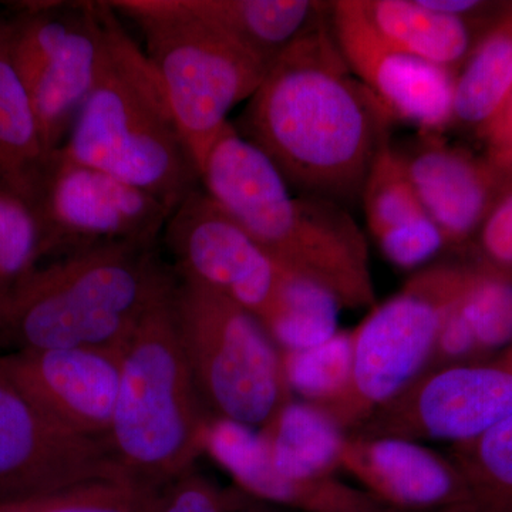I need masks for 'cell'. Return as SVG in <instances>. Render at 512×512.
Here are the masks:
<instances>
[{"label": "cell", "instance_id": "35", "mask_svg": "<svg viewBox=\"0 0 512 512\" xmlns=\"http://www.w3.org/2000/svg\"><path fill=\"white\" fill-rule=\"evenodd\" d=\"M0 180H2V178H0Z\"/></svg>", "mask_w": 512, "mask_h": 512}, {"label": "cell", "instance_id": "32", "mask_svg": "<svg viewBox=\"0 0 512 512\" xmlns=\"http://www.w3.org/2000/svg\"><path fill=\"white\" fill-rule=\"evenodd\" d=\"M40 501H23V503H10L0 505V512H36Z\"/></svg>", "mask_w": 512, "mask_h": 512}, {"label": "cell", "instance_id": "13", "mask_svg": "<svg viewBox=\"0 0 512 512\" xmlns=\"http://www.w3.org/2000/svg\"><path fill=\"white\" fill-rule=\"evenodd\" d=\"M511 414V370L467 363L421 373L349 436L466 443Z\"/></svg>", "mask_w": 512, "mask_h": 512}, {"label": "cell", "instance_id": "7", "mask_svg": "<svg viewBox=\"0 0 512 512\" xmlns=\"http://www.w3.org/2000/svg\"><path fill=\"white\" fill-rule=\"evenodd\" d=\"M177 278L171 302L175 330L205 410L212 420L261 429L295 399L281 349L247 309Z\"/></svg>", "mask_w": 512, "mask_h": 512}, {"label": "cell", "instance_id": "10", "mask_svg": "<svg viewBox=\"0 0 512 512\" xmlns=\"http://www.w3.org/2000/svg\"><path fill=\"white\" fill-rule=\"evenodd\" d=\"M45 261L123 244H161L171 208L117 178L53 151L32 191Z\"/></svg>", "mask_w": 512, "mask_h": 512}, {"label": "cell", "instance_id": "15", "mask_svg": "<svg viewBox=\"0 0 512 512\" xmlns=\"http://www.w3.org/2000/svg\"><path fill=\"white\" fill-rule=\"evenodd\" d=\"M121 352L123 348L28 350L0 355V366L64 427L106 441L119 396Z\"/></svg>", "mask_w": 512, "mask_h": 512}, {"label": "cell", "instance_id": "23", "mask_svg": "<svg viewBox=\"0 0 512 512\" xmlns=\"http://www.w3.org/2000/svg\"><path fill=\"white\" fill-rule=\"evenodd\" d=\"M448 457L460 468L473 495L474 512H512V414Z\"/></svg>", "mask_w": 512, "mask_h": 512}, {"label": "cell", "instance_id": "19", "mask_svg": "<svg viewBox=\"0 0 512 512\" xmlns=\"http://www.w3.org/2000/svg\"><path fill=\"white\" fill-rule=\"evenodd\" d=\"M369 25L390 45L458 74L480 39L476 23L431 8L426 0H357Z\"/></svg>", "mask_w": 512, "mask_h": 512}, {"label": "cell", "instance_id": "25", "mask_svg": "<svg viewBox=\"0 0 512 512\" xmlns=\"http://www.w3.org/2000/svg\"><path fill=\"white\" fill-rule=\"evenodd\" d=\"M286 383L303 402L322 406L345 392L352 375V330L338 333L312 348L281 350Z\"/></svg>", "mask_w": 512, "mask_h": 512}, {"label": "cell", "instance_id": "17", "mask_svg": "<svg viewBox=\"0 0 512 512\" xmlns=\"http://www.w3.org/2000/svg\"><path fill=\"white\" fill-rule=\"evenodd\" d=\"M340 470L394 510L474 512L473 495L456 463L417 441L348 436Z\"/></svg>", "mask_w": 512, "mask_h": 512}, {"label": "cell", "instance_id": "21", "mask_svg": "<svg viewBox=\"0 0 512 512\" xmlns=\"http://www.w3.org/2000/svg\"><path fill=\"white\" fill-rule=\"evenodd\" d=\"M50 154L13 59L8 18H0V178L29 197Z\"/></svg>", "mask_w": 512, "mask_h": 512}, {"label": "cell", "instance_id": "18", "mask_svg": "<svg viewBox=\"0 0 512 512\" xmlns=\"http://www.w3.org/2000/svg\"><path fill=\"white\" fill-rule=\"evenodd\" d=\"M185 5L268 67L329 23L332 10V2L318 0H185Z\"/></svg>", "mask_w": 512, "mask_h": 512}, {"label": "cell", "instance_id": "6", "mask_svg": "<svg viewBox=\"0 0 512 512\" xmlns=\"http://www.w3.org/2000/svg\"><path fill=\"white\" fill-rule=\"evenodd\" d=\"M146 37V55L160 77L185 146L200 173L228 114L251 99L269 67L192 15L185 0H114Z\"/></svg>", "mask_w": 512, "mask_h": 512}, {"label": "cell", "instance_id": "5", "mask_svg": "<svg viewBox=\"0 0 512 512\" xmlns=\"http://www.w3.org/2000/svg\"><path fill=\"white\" fill-rule=\"evenodd\" d=\"M171 302L173 295L124 343L119 396L106 440L124 476L153 491L194 468L207 451L212 421L185 362Z\"/></svg>", "mask_w": 512, "mask_h": 512}, {"label": "cell", "instance_id": "30", "mask_svg": "<svg viewBox=\"0 0 512 512\" xmlns=\"http://www.w3.org/2000/svg\"><path fill=\"white\" fill-rule=\"evenodd\" d=\"M470 249L478 264L512 278V177L488 212Z\"/></svg>", "mask_w": 512, "mask_h": 512}, {"label": "cell", "instance_id": "11", "mask_svg": "<svg viewBox=\"0 0 512 512\" xmlns=\"http://www.w3.org/2000/svg\"><path fill=\"white\" fill-rule=\"evenodd\" d=\"M161 244L175 274L227 296L268 332L291 272L276 264L204 188L192 191L174 208Z\"/></svg>", "mask_w": 512, "mask_h": 512}, {"label": "cell", "instance_id": "14", "mask_svg": "<svg viewBox=\"0 0 512 512\" xmlns=\"http://www.w3.org/2000/svg\"><path fill=\"white\" fill-rule=\"evenodd\" d=\"M330 28L343 59L394 121L443 134L453 123L457 74L390 45L363 16L357 0H336Z\"/></svg>", "mask_w": 512, "mask_h": 512}, {"label": "cell", "instance_id": "2", "mask_svg": "<svg viewBox=\"0 0 512 512\" xmlns=\"http://www.w3.org/2000/svg\"><path fill=\"white\" fill-rule=\"evenodd\" d=\"M200 177L212 200L285 271L322 286L342 309L376 305L369 247L352 215L335 202L295 194L231 121Z\"/></svg>", "mask_w": 512, "mask_h": 512}, {"label": "cell", "instance_id": "3", "mask_svg": "<svg viewBox=\"0 0 512 512\" xmlns=\"http://www.w3.org/2000/svg\"><path fill=\"white\" fill-rule=\"evenodd\" d=\"M161 244L111 245L43 262L0 295V350L121 349L173 295Z\"/></svg>", "mask_w": 512, "mask_h": 512}, {"label": "cell", "instance_id": "24", "mask_svg": "<svg viewBox=\"0 0 512 512\" xmlns=\"http://www.w3.org/2000/svg\"><path fill=\"white\" fill-rule=\"evenodd\" d=\"M342 306L322 286L289 274L278 315L268 333L281 350L320 345L339 332Z\"/></svg>", "mask_w": 512, "mask_h": 512}, {"label": "cell", "instance_id": "33", "mask_svg": "<svg viewBox=\"0 0 512 512\" xmlns=\"http://www.w3.org/2000/svg\"><path fill=\"white\" fill-rule=\"evenodd\" d=\"M494 363H497L498 366H503L505 369L511 370L512 372V345L507 350H504L500 357H498V360H495Z\"/></svg>", "mask_w": 512, "mask_h": 512}, {"label": "cell", "instance_id": "9", "mask_svg": "<svg viewBox=\"0 0 512 512\" xmlns=\"http://www.w3.org/2000/svg\"><path fill=\"white\" fill-rule=\"evenodd\" d=\"M107 2L20 3L10 46L47 153L59 150L99 77Z\"/></svg>", "mask_w": 512, "mask_h": 512}, {"label": "cell", "instance_id": "28", "mask_svg": "<svg viewBox=\"0 0 512 512\" xmlns=\"http://www.w3.org/2000/svg\"><path fill=\"white\" fill-rule=\"evenodd\" d=\"M153 512H295L262 500L237 484L222 485L195 471L165 485Z\"/></svg>", "mask_w": 512, "mask_h": 512}, {"label": "cell", "instance_id": "1", "mask_svg": "<svg viewBox=\"0 0 512 512\" xmlns=\"http://www.w3.org/2000/svg\"><path fill=\"white\" fill-rule=\"evenodd\" d=\"M393 123L349 69L329 20L269 67L234 126L295 194L346 208L360 201Z\"/></svg>", "mask_w": 512, "mask_h": 512}, {"label": "cell", "instance_id": "22", "mask_svg": "<svg viewBox=\"0 0 512 512\" xmlns=\"http://www.w3.org/2000/svg\"><path fill=\"white\" fill-rule=\"evenodd\" d=\"M360 202L377 244L431 220L392 143L382 148L370 168Z\"/></svg>", "mask_w": 512, "mask_h": 512}, {"label": "cell", "instance_id": "12", "mask_svg": "<svg viewBox=\"0 0 512 512\" xmlns=\"http://www.w3.org/2000/svg\"><path fill=\"white\" fill-rule=\"evenodd\" d=\"M113 480L128 478L106 441L64 427L0 366V505Z\"/></svg>", "mask_w": 512, "mask_h": 512}, {"label": "cell", "instance_id": "8", "mask_svg": "<svg viewBox=\"0 0 512 512\" xmlns=\"http://www.w3.org/2000/svg\"><path fill=\"white\" fill-rule=\"evenodd\" d=\"M468 275V262L421 268L352 330L348 387L319 406L348 436L429 367L441 326L463 296Z\"/></svg>", "mask_w": 512, "mask_h": 512}, {"label": "cell", "instance_id": "20", "mask_svg": "<svg viewBox=\"0 0 512 512\" xmlns=\"http://www.w3.org/2000/svg\"><path fill=\"white\" fill-rule=\"evenodd\" d=\"M512 96V5L480 36L457 74L453 123L484 133Z\"/></svg>", "mask_w": 512, "mask_h": 512}, {"label": "cell", "instance_id": "26", "mask_svg": "<svg viewBox=\"0 0 512 512\" xmlns=\"http://www.w3.org/2000/svg\"><path fill=\"white\" fill-rule=\"evenodd\" d=\"M458 312L476 339L480 357L512 345V278L470 261V275Z\"/></svg>", "mask_w": 512, "mask_h": 512}, {"label": "cell", "instance_id": "29", "mask_svg": "<svg viewBox=\"0 0 512 512\" xmlns=\"http://www.w3.org/2000/svg\"><path fill=\"white\" fill-rule=\"evenodd\" d=\"M157 494L133 481H96L40 501L36 512H153Z\"/></svg>", "mask_w": 512, "mask_h": 512}, {"label": "cell", "instance_id": "27", "mask_svg": "<svg viewBox=\"0 0 512 512\" xmlns=\"http://www.w3.org/2000/svg\"><path fill=\"white\" fill-rule=\"evenodd\" d=\"M45 261L42 228L28 195L0 180V295Z\"/></svg>", "mask_w": 512, "mask_h": 512}, {"label": "cell", "instance_id": "4", "mask_svg": "<svg viewBox=\"0 0 512 512\" xmlns=\"http://www.w3.org/2000/svg\"><path fill=\"white\" fill-rule=\"evenodd\" d=\"M107 5L99 77L59 151L174 210L201 188L200 173L156 69Z\"/></svg>", "mask_w": 512, "mask_h": 512}, {"label": "cell", "instance_id": "16", "mask_svg": "<svg viewBox=\"0 0 512 512\" xmlns=\"http://www.w3.org/2000/svg\"><path fill=\"white\" fill-rule=\"evenodd\" d=\"M424 211L446 239L447 249L467 251L494 207L512 170L485 154L451 146L441 134H420L396 148Z\"/></svg>", "mask_w": 512, "mask_h": 512}, {"label": "cell", "instance_id": "31", "mask_svg": "<svg viewBox=\"0 0 512 512\" xmlns=\"http://www.w3.org/2000/svg\"><path fill=\"white\" fill-rule=\"evenodd\" d=\"M480 137L487 144V156L512 170V96Z\"/></svg>", "mask_w": 512, "mask_h": 512}, {"label": "cell", "instance_id": "34", "mask_svg": "<svg viewBox=\"0 0 512 512\" xmlns=\"http://www.w3.org/2000/svg\"><path fill=\"white\" fill-rule=\"evenodd\" d=\"M375 512H406V511H400V510H394V508L387 507V505H380L379 508Z\"/></svg>", "mask_w": 512, "mask_h": 512}]
</instances>
